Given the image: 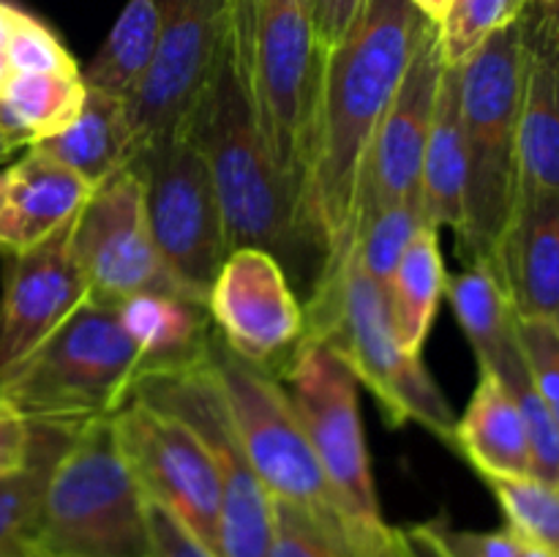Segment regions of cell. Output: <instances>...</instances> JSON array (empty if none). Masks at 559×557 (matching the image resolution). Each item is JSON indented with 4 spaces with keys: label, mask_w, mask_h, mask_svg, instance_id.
Here are the masks:
<instances>
[{
    "label": "cell",
    "mask_w": 559,
    "mask_h": 557,
    "mask_svg": "<svg viewBox=\"0 0 559 557\" xmlns=\"http://www.w3.org/2000/svg\"><path fill=\"white\" fill-rule=\"evenodd\" d=\"M530 0H451L445 16L437 22L442 60L459 66L491 33L519 20Z\"/></svg>",
    "instance_id": "836d02e7"
},
{
    "label": "cell",
    "mask_w": 559,
    "mask_h": 557,
    "mask_svg": "<svg viewBox=\"0 0 559 557\" xmlns=\"http://www.w3.org/2000/svg\"><path fill=\"white\" fill-rule=\"evenodd\" d=\"M304 339L328 344L353 369L360 386L380 402L385 424L393 429L420 424L440 440H453V410L420 355H409L399 344L388 311L385 289L371 282L349 257L331 282L309 295Z\"/></svg>",
    "instance_id": "8992f818"
},
{
    "label": "cell",
    "mask_w": 559,
    "mask_h": 557,
    "mask_svg": "<svg viewBox=\"0 0 559 557\" xmlns=\"http://www.w3.org/2000/svg\"><path fill=\"white\" fill-rule=\"evenodd\" d=\"M158 31H162L158 0H129L96 58L82 71L85 85L129 102L156 55Z\"/></svg>",
    "instance_id": "83f0119b"
},
{
    "label": "cell",
    "mask_w": 559,
    "mask_h": 557,
    "mask_svg": "<svg viewBox=\"0 0 559 557\" xmlns=\"http://www.w3.org/2000/svg\"><path fill=\"white\" fill-rule=\"evenodd\" d=\"M451 446L467 457L484 481L533 475L522 410L506 382L486 369H480L467 410L456 418Z\"/></svg>",
    "instance_id": "7402d4cb"
},
{
    "label": "cell",
    "mask_w": 559,
    "mask_h": 557,
    "mask_svg": "<svg viewBox=\"0 0 559 557\" xmlns=\"http://www.w3.org/2000/svg\"><path fill=\"white\" fill-rule=\"evenodd\" d=\"M442 69L445 60H442L440 33L431 22L366 156L355 233L366 218L385 205L420 197V169H424L426 142L435 120Z\"/></svg>",
    "instance_id": "2e32d148"
},
{
    "label": "cell",
    "mask_w": 559,
    "mask_h": 557,
    "mask_svg": "<svg viewBox=\"0 0 559 557\" xmlns=\"http://www.w3.org/2000/svg\"><path fill=\"white\" fill-rule=\"evenodd\" d=\"M273 557H380L336 513L273 500Z\"/></svg>",
    "instance_id": "f546056e"
},
{
    "label": "cell",
    "mask_w": 559,
    "mask_h": 557,
    "mask_svg": "<svg viewBox=\"0 0 559 557\" xmlns=\"http://www.w3.org/2000/svg\"><path fill=\"white\" fill-rule=\"evenodd\" d=\"M11 74H80V66L71 58L58 36L36 16L16 9L14 27L9 38Z\"/></svg>",
    "instance_id": "e575fe53"
},
{
    "label": "cell",
    "mask_w": 559,
    "mask_h": 557,
    "mask_svg": "<svg viewBox=\"0 0 559 557\" xmlns=\"http://www.w3.org/2000/svg\"><path fill=\"white\" fill-rule=\"evenodd\" d=\"M5 197H9V169H0V211L5 205Z\"/></svg>",
    "instance_id": "f6af8a7d"
},
{
    "label": "cell",
    "mask_w": 559,
    "mask_h": 557,
    "mask_svg": "<svg viewBox=\"0 0 559 557\" xmlns=\"http://www.w3.org/2000/svg\"><path fill=\"white\" fill-rule=\"evenodd\" d=\"M186 129L197 140L211 169L227 229V249L251 246L271 251L287 273L309 276V271H314L317 287L325 260L306 233L298 200L262 142L251 104L246 36L238 5L233 9V27L222 58L197 98Z\"/></svg>",
    "instance_id": "7a4b0ae2"
},
{
    "label": "cell",
    "mask_w": 559,
    "mask_h": 557,
    "mask_svg": "<svg viewBox=\"0 0 559 557\" xmlns=\"http://www.w3.org/2000/svg\"><path fill=\"white\" fill-rule=\"evenodd\" d=\"M557 25H559V3H557Z\"/></svg>",
    "instance_id": "681fc988"
},
{
    "label": "cell",
    "mask_w": 559,
    "mask_h": 557,
    "mask_svg": "<svg viewBox=\"0 0 559 557\" xmlns=\"http://www.w3.org/2000/svg\"><path fill=\"white\" fill-rule=\"evenodd\" d=\"M445 295L464 336L469 339L480 369L495 371L519 349V317L506 287L489 262H467L448 276Z\"/></svg>",
    "instance_id": "d4e9b609"
},
{
    "label": "cell",
    "mask_w": 559,
    "mask_h": 557,
    "mask_svg": "<svg viewBox=\"0 0 559 557\" xmlns=\"http://www.w3.org/2000/svg\"><path fill=\"white\" fill-rule=\"evenodd\" d=\"M142 186L147 227L164 265L194 300L207 306L227 260V229L211 169L189 129L153 140L129 164Z\"/></svg>",
    "instance_id": "9c48e42d"
},
{
    "label": "cell",
    "mask_w": 559,
    "mask_h": 557,
    "mask_svg": "<svg viewBox=\"0 0 559 557\" xmlns=\"http://www.w3.org/2000/svg\"><path fill=\"white\" fill-rule=\"evenodd\" d=\"M71 251L87 284V300L118 306L145 293L191 298L153 244L142 186L131 167L98 186L82 205L71 224Z\"/></svg>",
    "instance_id": "4fadbf2b"
},
{
    "label": "cell",
    "mask_w": 559,
    "mask_h": 557,
    "mask_svg": "<svg viewBox=\"0 0 559 557\" xmlns=\"http://www.w3.org/2000/svg\"><path fill=\"white\" fill-rule=\"evenodd\" d=\"M456 69L467 147V191L459 249L467 262L491 265L519 194L522 16L491 33Z\"/></svg>",
    "instance_id": "277c9868"
},
{
    "label": "cell",
    "mask_w": 559,
    "mask_h": 557,
    "mask_svg": "<svg viewBox=\"0 0 559 557\" xmlns=\"http://www.w3.org/2000/svg\"><path fill=\"white\" fill-rule=\"evenodd\" d=\"M211 358L240 448L273 500L336 513L347 522L282 382L238 358L222 339L213 342Z\"/></svg>",
    "instance_id": "8fae6325"
},
{
    "label": "cell",
    "mask_w": 559,
    "mask_h": 557,
    "mask_svg": "<svg viewBox=\"0 0 559 557\" xmlns=\"http://www.w3.org/2000/svg\"><path fill=\"white\" fill-rule=\"evenodd\" d=\"M136 377L140 349L118 309L85 300L0 377V404L31 424H85L118 413Z\"/></svg>",
    "instance_id": "5b68a950"
},
{
    "label": "cell",
    "mask_w": 559,
    "mask_h": 557,
    "mask_svg": "<svg viewBox=\"0 0 559 557\" xmlns=\"http://www.w3.org/2000/svg\"><path fill=\"white\" fill-rule=\"evenodd\" d=\"M445 284L448 273L445 262H442L437 227H424L415 235L393 276L382 287L385 289L393 331H396L399 344L409 355L424 353L437 306L445 295Z\"/></svg>",
    "instance_id": "4316f807"
},
{
    "label": "cell",
    "mask_w": 559,
    "mask_h": 557,
    "mask_svg": "<svg viewBox=\"0 0 559 557\" xmlns=\"http://www.w3.org/2000/svg\"><path fill=\"white\" fill-rule=\"evenodd\" d=\"M519 342L535 391L551 410L559 424V333L551 320H522L519 317Z\"/></svg>",
    "instance_id": "d590c367"
},
{
    "label": "cell",
    "mask_w": 559,
    "mask_h": 557,
    "mask_svg": "<svg viewBox=\"0 0 559 557\" xmlns=\"http://www.w3.org/2000/svg\"><path fill=\"white\" fill-rule=\"evenodd\" d=\"M519 102V186L559 194V25L557 3L530 0Z\"/></svg>",
    "instance_id": "ac0fdd59"
},
{
    "label": "cell",
    "mask_w": 559,
    "mask_h": 557,
    "mask_svg": "<svg viewBox=\"0 0 559 557\" xmlns=\"http://www.w3.org/2000/svg\"><path fill=\"white\" fill-rule=\"evenodd\" d=\"M366 0H309L311 22L325 55L347 36Z\"/></svg>",
    "instance_id": "ab89813d"
},
{
    "label": "cell",
    "mask_w": 559,
    "mask_h": 557,
    "mask_svg": "<svg viewBox=\"0 0 559 557\" xmlns=\"http://www.w3.org/2000/svg\"><path fill=\"white\" fill-rule=\"evenodd\" d=\"M495 491L508 528L524 541L559 552V486L524 478H486Z\"/></svg>",
    "instance_id": "d6a6232c"
},
{
    "label": "cell",
    "mask_w": 559,
    "mask_h": 557,
    "mask_svg": "<svg viewBox=\"0 0 559 557\" xmlns=\"http://www.w3.org/2000/svg\"><path fill=\"white\" fill-rule=\"evenodd\" d=\"M31 147H38L49 158L66 164L98 189L134 162L140 140L131 126L129 102L87 87L80 115L63 131L44 137Z\"/></svg>",
    "instance_id": "603a6c76"
},
{
    "label": "cell",
    "mask_w": 559,
    "mask_h": 557,
    "mask_svg": "<svg viewBox=\"0 0 559 557\" xmlns=\"http://www.w3.org/2000/svg\"><path fill=\"white\" fill-rule=\"evenodd\" d=\"M0 557H33V555H27L25 549H14V552H3Z\"/></svg>",
    "instance_id": "bcb514c9"
},
{
    "label": "cell",
    "mask_w": 559,
    "mask_h": 557,
    "mask_svg": "<svg viewBox=\"0 0 559 557\" xmlns=\"http://www.w3.org/2000/svg\"><path fill=\"white\" fill-rule=\"evenodd\" d=\"M284 391L320 459L338 508L374 555L393 557V528L382 519L360 420L358 377L328 344L300 339L284 369Z\"/></svg>",
    "instance_id": "ba28073f"
},
{
    "label": "cell",
    "mask_w": 559,
    "mask_h": 557,
    "mask_svg": "<svg viewBox=\"0 0 559 557\" xmlns=\"http://www.w3.org/2000/svg\"><path fill=\"white\" fill-rule=\"evenodd\" d=\"M393 549L396 557H448L431 522L393 530Z\"/></svg>",
    "instance_id": "60d3db41"
},
{
    "label": "cell",
    "mask_w": 559,
    "mask_h": 557,
    "mask_svg": "<svg viewBox=\"0 0 559 557\" xmlns=\"http://www.w3.org/2000/svg\"><path fill=\"white\" fill-rule=\"evenodd\" d=\"M467 191V147H464L459 69L445 63L437 93L435 120L420 169V202L431 227L462 229Z\"/></svg>",
    "instance_id": "cb8c5ba5"
},
{
    "label": "cell",
    "mask_w": 559,
    "mask_h": 557,
    "mask_svg": "<svg viewBox=\"0 0 559 557\" xmlns=\"http://www.w3.org/2000/svg\"><path fill=\"white\" fill-rule=\"evenodd\" d=\"M551 325H555V328H557V333H559V309H557V315L551 317Z\"/></svg>",
    "instance_id": "c3c4849f"
},
{
    "label": "cell",
    "mask_w": 559,
    "mask_h": 557,
    "mask_svg": "<svg viewBox=\"0 0 559 557\" xmlns=\"http://www.w3.org/2000/svg\"><path fill=\"white\" fill-rule=\"evenodd\" d=\"M9 153H11V151L3 145V140H0V158H5V156H9Z\"/></svg>",
    "instance_id": "7dc6e473"
},
{
    "label": "cell",
    "mask_w": 559,
    "mask_h": 557,
    "mask_svg": "<svg viewBox=\"0 0 559 557\" xmlns=\"http://www.w3.org/2000/svg\"><path fill=\"white\" fill-rule=\"evenodd\" d=\"M429 25L413 0H366L325 55L304 189L306 233L325 260L317 287L353 254L366 156Z\"/></svg>",
    "instance_id": "6da1fadb"
},
{
    "label": "cell",
    "mask_w": 559,
    "mask_h": 557,
    "mask_svg": "<svg viewBox=\"0 0 559 557\" xmlns=\"http://www.w3.org/2000/svg\"><path fill=\"white\" fill-rule=\"evenodd\" d=\"M147 535H151L147 557H218L194 533H189L173 513L151 500H147Z\"/></svg>",
    "instance_id": "74e56055"
},
{
    "label": "cell",
    "mask_w": 559,
    "mask_h": 557,
    "mask_svg": "<svg viewBox=\"0 0 559 557\" xmlns=\"http://www.w3.org/2000/svg\"><path fill=\"white\" fill-rule=\"evenodd\" d=\"M495 273L522 320H551L559 309V194L519 186L497 244Z\"/></svg>",
    "instance_id": "d6986e66"
},
{
    "label": "cell",
    "mask_w": 559,
    "mask_h": 557,
    "mask_svg": "<svg viewBox=\"0 0 559 557\" xmlns=\"http://www.w3.org/2000/svg\"><path fill=\"white\" fill-rule=\"evenodd\" d=\"M140 349V377L175 371L211 358L213 320L205 304L180 295L145 293L115 306Z\"/></svg>",
    "instance_id": "44dd1931"
},
{
    "label": "cell",
    "mask_w": 559,
    "mask_h": 557,
    "mask_svg": "<svg viewBox=\"0 0 559 557\" xmlns=\"http://www.w3.org/2000/svg\"><path fill=\"white\" fill-rule=\"evenodd\" d=\"M87 85L80 74H11L0 91V140L11 153L63 131L80 115Z\"/></svg>",
    "instance_id": "484cf974"
},
{
    "label": "cell",
    "mask_w": 559,
    "mask_h": 557,
    "mask_svg": "<svg viewBox=\"0 0 559 557\" xmlns=\"http://www.w3.org/2000/svg\"><path fill=\"white\" fill-rule=\"evenodd\" d=\"M80 426L82 424H33L36 442H33L31 462L0 478V555L25 549L36 528L52 467Z\"/></svg>",
    "instance_id": "f1b7e54d"
},
{
    "label": "cell",
    "mask_w": 559,
    "mask_h": 557,
    "mask_svg": "<svg viewBox=\"0 0 559 557\" xmlns=\"http://www.w3.org/2000/svg\"><path fill=\"white\" fill-rule=\"evenodd\" d=\"M36 431L27 418L0 404V478L31 462Z\"/></svg>",
    "instance_id": "f35d334b"
},
{
    "label": "cell",
    "mask_w": 559,
    "mask_h": 557,
    "mask_svg": "<svg viewBox=\"0 0 559 557\" xmlns=\"http://www.w3.org/2000/svg\"><path fill=\"white\" fill-rule=\"evenodd\" d=\"M549 3H559V0H549Z\"/></svg>",
    "instance_id": "f907efd6"
},
{
    "label": "cell",
    "mask_w": 559,
    "mask_h": 557,
    "mask_svg": "<svg viewBox=\"0 0 559 557\" xmlns=\"http://www.w3.org/2000/svg\"><path fill=\"white\" fill-rule=\"evenodd\" d=\"M112 420L142 495L218 555L222 478L205 440L173 413L140 399H129Z\"/></svg>",
    "instance_id": "7c38bea8"
},
{
    "label": "cell",
    "mask_w": 559,
    "mask_h": 557,
    "mask_svg": "<svg viewBox=\"0 0 559 557\" xmlns=\"http://www.w3.org/2000/svg\"><path fill=\"white\" fill-rule=\"evenodd\" d=\"M14 14H16V5L3 3V0H0V91H3V85L11 76L9 38H11V27H14Z\"/></svg>",
    "instance_id": "b9f144b4"
},
{
    "label": "cell",
    "mask_w": 559,
    "mask_h": 557,
    "mask_svg": "<svg viewBox=\"0 0 559 557\" xmlns=\"http://www.w3.org/2000/svg\"><path fill=\"white\" fill-rule=\"evenodd\" d=\"M491 375H497L506 382V388L513 393L519 410H522L530 442V459H533V478L559 486V424L555 415H551V410L546 407L544 399H540V393L535 391L527 360H524L522 353V342H519L516 353L508 360H502Z\"/></svg>",
    "instance_id": "1f68e13d"
},
{
    "label": "cell",
    "mask_w": 559,
    "mask_h": 557,
    "mask_svg": "<svg viewBox=\"0 0 559 557\" xmlns=\"http://www.w3.org/2000/svg\"><path fill=\"white\" fill-rule=\"evenodd\" d=\"M235 5L243 22L257 126L304 216L306 169L325 49L317 38L309 0H235Z\"/></svg>",
    "instance_id": "52a82bcc"
},
{
    "label": "cell",
    "mask_w": 559,
    "mask_h": 557,
    "mask_svg": "<svg viewBox=\"0 0 559 557\" xmlns=\"http://www.w3.org/2000/svg\"><path fill=\"white\" fill-rule=\"evenodd\" d=\"M131 399L173 413L211 448L222 478L218 557H273V530H276L273 497L257 478L240 448L213 371V358L186 369L136 377Z\"/></svg>",
    "instance_id": "30bf717a"
},
{
    "label": "cell",
    "mask_w": 559,
    "mask_h": 557,
    "mask_svg": "<svg viewBox=\"0 0 559 557\" xmlns=\"http://www.w3.org/2000/svg\"><path fill=\"white\" fill-rule=\"evenodd\" d=\"M413 3L418 5V11L426 16V20L440 22L442 16H445V11H448V5H451V0H413Z\"/></svg>",
    "instance_id": "7bdbcfd3"
},
{
    "label": "cell",
    "mask_w": 559,
    "mask_h": 557,
    "mask_svg": "<svg viewBox=\"0 0 559 557\" xmlns=\"http://www.w3.org/2000/svg\"><path fill=\"white\" fill-rule=\"evenodd\" d=\"M33 557H147V497L120 448L112 415L71 435L47 481Z\"/></svg>",
    "instance_id": "3957f363"
},
{
    "label": "cell",
    "mask_w": 559,
    "mask_h": 557,
    "mask_svg": "<svg viewBox=\"0 0 559 557\" xmlns=\"http://www.w3.org/2000/svg\"><path fill=\"white\" fill-rule=\"evenodd\" d=\"M207 311L227 349L260 369L293 355L306 333V311L289 273L271 251L251 246L229 251L222 262Z\"/></svg>",
    "instance_id": "9a60e30c"
},
{
    "label": "cell",
    "mask_w": 559,
    "mask_h": 557,
    "mask_svg": "<svg viewBox=\"0 0 559 557\" xmlns=\"http://www.w3.org/2000/svg\"><path fill=\"white\" fill-rule=\"evenodd\" d=\"M96 186L55 162L38 147L9 167V197L0 211V249L9 254L33 249L82 211Z\"/></svg>",
    "instance_id": "ffe728a7"
},
{
    "label": "cell",
    "mask_w": 559,
    "mask_h": 557,
    "mask_svg": "<svg viewBox=\"0 0 559 557\" xmlns=\"http://www.w3.org/2000/svg\"><path fill=\"white\" fill-rule=\"evenodd\" d=\"M431 528L448 557H519V546H522V538L511 528L489 530V533L453 530L445 522H431Z\"/></svg>",
    "instance_id": "8d00e7d4"
},
{
    "label": "cell",
    "mask_w": 559,
    "mask_h": 557,
    "mask_svg": "<svg viewBox=\"0 0 559 557\" xmlns=\"http://www.w3.org/2000/svg\"><path fill=\"white\" fill-rule=\"evenodd\" d=\"M74 218L33 249L11 254L0 298V377L87 300V284L71 251Z\"/></svg>",
    "instance_id": "e0dca14e"
},
{
    "label": "cell",
    "mask_w": 559,
    "mask_h": 557,
    "mask_svg": "<svg viewBox=\"0 0 559 557\" xmlns=\"http://www.w3.org/2000/svg\"><path fill=\"white\" fill-rule=\"evenodd\" d=\"M519 557H559V552L549 549V546H540V544H533V541L522 538V546H519Z\"/></svg>",
    "instance_id": "ee69618b"
},
{
    "label": "cell",
    "mask_w": 559,
    "mask_h": 557,
    "mask_svg": "<svg viewBox=\"0 0 559 557\" xmlns=\"http://www.w3.org/2000/svg\"><path fill=\"white\" fill-rule=\"evenodd\" d=\"M235 0H158L162 31L145 76L129 98L140 147L186 129L233 27Z\"/></svg>",
    "instance_id": "5bb4252c"
},
{
    "label": "cell",
    "mask_w": 559,
    "mask_h": 557,
    "mask_svg": "<svg viewBox=\"0 0 559 557\" xmlns=\"http://www.w3.org/2000/svg\"><path fill=\"white\" fill-rule=\"evenodd\" d=\"M424 227H431V222L426 216L420 197L393 202V205H385L360 224L349 257L364 268L371 282L385 287L388 278L393 276L396 265L402 262L404 251L409 249L415 235Z\"/></svg>",
    "instance_id": "4dcf8cb0"
}]
</instances>
